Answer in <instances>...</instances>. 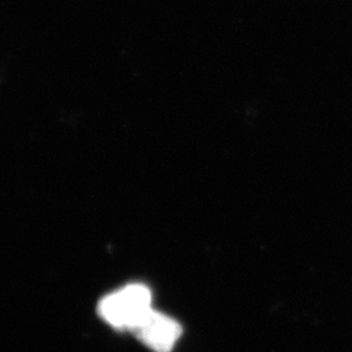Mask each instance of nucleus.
I'll return each mask as SVG.
<instances>
[{"instance_id":"nucleus-1","label":"nucleus","mask_w":352,"mask_h":352,"mask_svg":"<svg viewBox=\"0 0 352 352\" xmlns=\"http://www.w3.org/2000/svg\"><path fill=\"white\" fill-rule=\"evenodd\" d=\"M151 292L145 285L132 283L104 296L98 304V314L113 329H136L151 315Z\"/></svg>"},{"instance_id":"nucleus-2","label":"nucleus","mask_w":352,"mask_h":352,"mask_svg":"<svg viewBox=\"0 0 352 352\" xmlns=\"http://www.w3.org/2000/svg\"><path fill=\"white\" fill-rule=\"evenodd\" d=\"M182 333V327L176 320L154 309L135 331L138 338L154 352L173 351Z\"/></svg>"}]
</instances>
